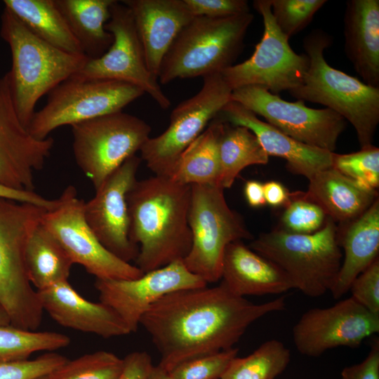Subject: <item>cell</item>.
<instances>
[{
  "label": "cell",
  "instance_id": "obj_1",
  "mask_svg": "<svg viewBox=\"0 0 379 379\" xmlns=\"http://www.w3.org/2000/svg\"><path fill=\"white\" fill-rule=\"evenodd\" d=\"M286 307L285 296L255 304L232 293L222 282L177 290L152 304L140 324L168 371L187 361L234 347L260 318Z\"/></svg>",
  "mask_w": 379,
  "mask_h": 379
},
{
  "label": "cell",
  "instance_id": "obj_2",
  "mask_svg": "<svg viewBox=\"0 0 379 379\" xmlns=\"http://www.w3.org/2000/svg\"><path fill=\"white\" fill-rule=\"evenodd\" d=\"M191 185L154 175L137 180L127 194L129 238L139 248L144 273L183 260L192 246L188 222Z\"/></svg>",
  "mask_w": 379,
  "mask_h": 379
},
{
  "label": "cell",
  "instance_id": "obj_3",
  "mask_svg": "<svg viewBox=\"0 0 379 379\" xmlns=\"http://www.w3.org/2000/svg\"><path fill=\"white\" fill-rule=\"evenodd\" d=\"M0 34L11 53L8 74L13 105L27 128L39 99L77 73L89 59L39 39L6 8L1 18Z\"/></svg>",
  "mask_w": 379,
  "mask_h": 379
},
{
  "label": "cell",
  "instance_id": "obj_4",
  "mask_svg": "<svg viewBox=\"0 0 379 379\" xmlns=\"http://www.w3.org/2000/svg\"><path fill=\"white\" fill-rule=\"evenodd\" d=\"M302 46L309 67L302 84L289 91L302 101L321 104L343 117L354 128L361 149L373 145L379 123V88L331 67L324 52L332 44L321 29L312 30Z\"/></svg>",
  "mask_w": 379,
  "mask_h": 379
},
{
  "label": "cell",
  "instance_id": "obj_5",
  "mask_svg": "<svg viewBox=\"0 0 379 379\" xmlns=\"http://www.w3.org/2000/svg\"><path fill=\"white\" fill-rule=\"evenodd\" d=\"M46 211L0 198V307L11 325L28 331L38 328L44 310L27 276L25 248Z\"/></svg>",
  "mask_w": 379,
  "mask_h": 379
},
{
  "label": "cell",
  "instance_id": "obj_6",
  "mask_svg": "<svg viewBox=\"0 0 379 379\" xmlns=\"http://www.w3.org/2000/svg\"><path fill=\"white\" fill-rule=\"evenodd\" d=\"M337 225L326 218L323 227L312 234H295L277 228L260 234L249 248L278 266L293 288L311 298L330 291L339 273L343 253Z\"/></svg>",
  "mask_w": 379,
  "mask_h": 379
},
{
  "label": "cell",
  "instance_id": "obj_7",
  "mask_svg": "<svg viewBox=\"0 0 379 379\" xmlns=\"http://www.w3.org/2000/svg\"><path fill=\"white\" fill-rule=\"evenodd\" d=\"M253 20L250 12L222 18L194 17L166 53L159 82L166 84L176 79L204 77L233 65Z\"/></svg>",
  "mask_w": 379,
  "mask_h": 379
},
{
  "label": "cell",
  "instance_id": "obj_8",
  "mask_svg": "<svg viewBox=\"0 0 379 379\" xmlns=\"http://www.w3.org/2000/svg\"><path fill=\"white\" fill-rule=\"evenodd\" d=\"M188 222L192 246L182 262L207 284L221 279L227 246L253 238L241 216L228 206L216 185H192Z\"/></svg>",
  "mask_w": 379,
  "mask_h": 379
},
{
  "label": "cell",
  "instance_id": "obj_9",
  "mask_svg": "<svg viewBox=\"0 0 379 379\" xmlns=\"http://www.w3.org/2000/svg\"><path fill=\"white\" fill-rule=\"evenodd\" d=\"M145 93L122 81L81 79L72 76L49 93L27 128L37 139L47 138L55 129L122 111Z\"/></svg>",
  "mask_w": 379,
  "mask_h": 379
},
{
  "label": "cell",
  "instance_id": "obj_10",
  "mask_svg": "<svg viewBox=\"0 0 379 379\" xmlns=\"http://www.w3.org/2000/svg\"><path fill=\"white\" fill-rule=\"evenodd\" d=\"M72 149L79 168L95 190L149 138L151 127L122 111L74 124Z\"/></svg>",
  "mask_w": 379,
  "mask_h": 379
},
{
  "label": "cell",
  "instance_id": "obj_11",
  "mask_svg": "<svg viewBox=\"0 0 379 379\" xmlns=\"http://www.w3.org/2000/svg\"><path fill=\"white\" fill-rule=\"evenodd\" d=\"M203 79L201 90L171 112L166 130L149 137L140 149L141 159L156 175L168 178L182 152L231 100L232 91L220 73Z\"/></svg>",
  "mask_w": 379,
  "mask_h": 379
},
{
  "label": "cell",
  "instance_id": "obj_12",
  "mask_svg": "<svg viewBox=\"0 0 379 379\" xmlns=\"http://www.w3.org/2000/svg\"><path fill=\"white\" fill-rule=\"evenodd\" d=\"M253 6L262 18V38L248 59L220 74L232 91L259 86L277 95L289 91L302 84L309 67L308 57L291 48L288 39L276 24L270 0H255Z\"/></svg>",
  "mask_w": 379,
  "mask_h": 379
},
{
  "label": "cell",
  "instance_id": "obj_13",
  "mask_svg": "<svg viewBox=\"0 0 379 379\" xmlns=\"http://www.w3.org/2000/svg\"><path fill=\"white\" fill-rule=\"evenodd\" d=\"M58 199V206L45 212L41 225L60 243L74 264L82 265L96 279H135L144 274L100 243L85 219V201L78 198L74 186H67Z\"/></svg>",
  "mask_w": 379,
  "mask_h": 379
},
{
  "label": "cell",
  "instance_id": "obj_14",
  "mask_svg": "<svg viewBox=\"0 0 379 379\" xmlns=\"http://www.w3.org/2000/svg\"><path fill=\"white\" fill-rule=\"evenodd\" d=\"M231 100L262 117L267 123L292 138L331 152L346 126L345 119L328 108H310L300 100L286 101L259 86L233 90Z\"/></svg>",
  "mask_w": 379,
  "mask_h": 379
},
{
  "label": "cell",
  "instance_id": "obj_15",
  "mask_svg": "<svg viewBox=\"0 0 379 379\" xmlns=\"http://www.w3.org/2000/svg\"><path fill=\"white\" fill-rule=\"evenodd\" d=\"M105 28L113 36L111 46L98 58L89 59L73 76L134 85L147 93L161 108L168 109L171 102L158 79L147 68L130 9L121 1H114Z\"/></svg>",
  "mask_w": 379,
  "mask_h": 379
},
{
  "label": "cell",
  "instance_id": "obj_16",
  "mask_svg": "<svg viewBox=\"0 0 379 379\" xmlns=\"http://www.w3.org/2000/svg\"><path fill=\"white\" fill-rule=\"evenodd\" d=\"M378 332L379 314L351 297L328 307L308 310L292 330L297 350L313 357L338 347L357 348Z\"/></svg>",
  "mask_w": 379,
  "mask_h": 379
},
{
  "label": "cell",
  "instance_id": "obj_17",
  "mask_svg": "<svg viewBox=\"0 0 379 379\" xmlns=\"http://www.w3.org/2000/svg\"><path fill=\"white\" fill-rule=\"evenodd\" d=\"M207 284L179 260L135 279H96L95 287L100 302L112 308L131 333L137 331L143 314L163 296Z\"/></svg>",
  "mask_w": 379,
  "mask_h": 379
},
{
  "label": "cell",
  "instance_id": "obj_18",
  "mask_svg": "<svg viewBox=\"0 0 379 379\" xmlns=\"http://www.w3.org/2000/svg\"><path fill=\"white\" fill-rule=\"evenodd\" d=\"M141 159L135 154L126 159L95 190L84 204L85 219L100 243L119 258L135 260L139 247L129 238L126 196L137 181Z\"/></svg>",
  "mask_w": 379,
  "mask_h": 379
},
{
  "label": "cell",
  "instance_id": "obj_19",
  "mask_svg": "<svg viewBox=\"0 0 379 379\" xmlns=\"http://www.w3.org/2000/svg\"><path fill=\"white\" fill-rule=\"evenodd\" d=\"M53 145V138L37 139L20 122L6 73L0 78V184L34 191V173L44 168Z\"/></svg>",
  "mask_w": 379,
  "mask_h": 379
},
{
  "label": "cell",
  "instance_id": "obj_20",
  "mask_svg": "<svg viewBox=\"0 0 379 379\" xmlns=\"http://www.w3.org/2000/svg\"><path fill=\"white\" fill-rule=\"evenodd\" d=\"M216 118L249 129L256 136L267 154L284 159L286 168L293 173L310 180L317 173L332 167L334 152L292 138L259 119L255 114L239 102L229 101Z\"/></svg>",
  "mask_w": 379,
  "mask_h": 379
},
{
  "label": "cell",
  "instance_id": "obj_21",
  "mask_svg": "<svg viewBox=\"0 0 379 379\" xmlns=\"http://www.w3.org/2000/svg\"><path fill=\"white\" fill-rule=\"evenodd\" d=\"M131 11L151 74L158 79L161 63L182 28L194 17L184 0H124Z\"/></svg>",
  "mask_w": 379,
  "mask_h": 379
},
{
  "label": "cell",
  "instance_id": "obj_22",
  "mask_svg": "<svg viewBox=\"0 0 379 379\" xmlns=\"http://www.w3.org/2000/svg\"><path fill=\"white\" fill-rule=\"evenodd\" d=\"M36 291L43 310L61 326L105 338L131 333L112 308L86 300L67 280Z\"/></svg>",
  "mask_w": 379,
  "mask_h": 379
},
{
  "label": "cell",
  "instance_id": "obj_23",
  "mask_svg": "<svg viewBox=\"0 0 379 379\" xmlns=\"http://www.w3.org/2000/svg\"><path fill=\"white\" fill-rule=\"evenodd\" d=\"M220 279L232 293L241 297L281 294L293 288L289 278L278 266L242 241L227 246Z\"/></svg>",
  "mask_w": 379,
  "mask_h": 379
},
{
  "label": "cell",
  "instance_id": "obj_24",
  "mask_svg": "<svg viewBox=\"0 0 379 379\" xmlns=\"http://www.w3.org/2000/svg\"><path fill=\"white\" fill-rule=\"evenodd\" d=\"M343 22L348 59L364 83L379 88V1H347Z\"/></svg>",
  "mask_w": 379,
  "mask_h": 379
},
{
  "label": "cell",
  "instance_id": "obj_25",
  "mask_svg": "<svg viewBox=\"0 0 379 379\" xmlns=\"http://www.w3.org/2000/svg\"><path fill=\"white\" fill-rule=\"evenodd\" d=\"M337 241L344 251L341 267L330 292L338 299L354 279L378 258L379 199L355 219L337 227Z\"/></svg>",
  "mask_w": 379,
  "mask_h": 379
},
{
  "label": "cell",
  "instance_id": "obj_26",
  "mask_svg": "<svg viewBox=\"0 0 379 379\" xmlns=\"http://www.w3.org/2000/svg\"><path fill=\"white\" fill-rule=\"evenodd\" d=\"M299 194L339 225L359 217L378 197L377 192L363 188L333 167L317 173L309 180L307 190Z\"/></svg>",
  "mask_w": 379,
  "mask_h": 379
},
{
  "label": "cell",
  "instance_id": "obj_27",
  "mask_svg": "<svg viewBox=\"0 0 379 379\" xmlns=\"http://www.w3.org/2000/svg\"><path fill=\"white\" fill-rule=\"evenodd\" d=\"M55 1L83 53L90 60L102 55L113 42V36L105 25L114 0Z\"/></svg>",
  "mask_w": 379,
  "mask_h": 379
},
{
  "label": "cell",
  "instance_id": "obj_28",
  "mask_svg": "<svg viewBox=\"0 0 379 379\" xmlns=\"http://www.w3.org/2000/svg\"><path fill=\"white\" fill-rule=\"evenodd\" d=\"M4 4L39 39L65 52L84 54L55 0H4Z\"/></svg>",
  "mask_w": 379,
  "mask_h": 379
},
{
  "label": "cell",
  "instance_id": "obj_29",
  "mask_svg": "<svg viewBox=\"0 0 379 379\" xmlns=\"http://www.w3.org/2000/svg\"><path fill=\"white\" fill-rule=\"evenodd\" d=\"M223 121L215 118L182 152L168 177L182 185H216L220 175L218 144Z\"/></svg>",
  "mask_w": 379,
  "mask_h": 379
},
{
  "label": "cell",
  "instance_id": "obj_30",
  "mask_svg": "<svg viewBox=\"0 0 379 379\" xmlns=\"http://www.w3.org/2000/svg\"><path fill=\"white\" fill-rule=\"evenodd\" d=\"M25 259L29 280L37 291L67 281L74 264L60 243L41 223L28 239Z\"/></svg>",
  "mask_w": 379,
  "mask_h": 379
},
{
  "label": "cell",
  "instance_id": "obj_31",
  "mask_svg": "<svg viewBox=\"0 0 379 379\" xmlns=\"http://www.w3.org/2000/svg\"><path fill=\"white\" fill-rule=\"evenodd\" d=\"M218 150L220 175L218 185L223 190L232 186L244 168L252 165L266 164L269 161V156L249 129L225 121Z\"/></svg>",
  "mask_w": 379,
  "mask_h": 379
},
{
  "label": "cell",
  "instance_id": "obj_32",
  "mask_svg": "<svg viewBox=\"0 0 379 379\" xmlns=\"http://www.w3.org/2000/svg\"><path fill=\"white\" fill-rule=\"evenodd\" d=\"M290 359V350L282 342L270 340L251 354L234 358L220 379H275Z\"/></svg>",
  "mask_w": 379,
  "mask_h": 379
},
{
  "label": "cell",
  "instance_id": "obj_33",
  "mask_svg": "<svg viewBox=\"0 0 379 379\" xmlns=\"http://www.w3.org/2000/svg\"><path fill=\"white\" fill-rule=\"evenodd\" d=\"M70 343L66 335L28 331L11 324L0 325V361L28 359L38 351H54Z\"/></svg>",
  "mask_w": 379,
  "mask_h": 379
},
{
  "label": "cell",
  "instance_id": "obj_34",
  "mask_svg": "<svg viewBox=\"0 0 379 379\" xmlns=\"http://www.w3.org/2000/svg\"><path fill=\"white\" fill-rule=\"evenodd\" d=\"M124 359L107 351H97L68 361L48 379H119Z\"/></svg>",
  "mask_w": 379,
  "mask_h": 379
},
{
  "label": "cell",
  "instance_id": "obj_35",
  "mask_svg": "<svg viewBox=\"0 0 379 379\" xmlns=\"http://www.w3.org/2000/svg\"><path fill=\"white\" fill-rule=\"evenodd\" d=\"M332 167L363 188L377 192L379 187L378 147L372 145L353 153H334Z\"/></svg>",
  "mask_w": 379,
  "mask_h": 379
},
{
  "label": "cell",
  "instance_id": "obj_36",
  "mask_svg": "<svg viewBox=\"0 0 379 379\" xmlns=\"http://www.w3.org/2000/svg\"><path fill=\"white\" fill-rule=\"evenodd\" d=\"M272 13L280 31L289 39L305 28L325 0H270Z\"/></svg>",
  "mask_w": 379,
  "mask_h": 379
},
{
  "label": "cell",
  "instance_id": "obj_37",
  "mask_svg": "<svg viewBox=\"0 0 379 379\" xmlns=\"http://www.w3.org/2000/svg\"><path fill=\"white\" fill-rule=\"evenodd\" d=\"M284 208L281 228L292 233H314L323 227L327 218L319 206L301 197L299 191L291 192Z\"/></svg>",
  "mask_w": 379,
  "mask_h": 379
},
{
  "label": "cell",
  "instance_id": "obj_38",
  "mask_svg": "<svg viewBox=\"0 0 379 379\" xmlns=\"http://www.w3.org/2000/svg\"><path fill=\"white\" fill-rule=\"evenodd\" d=\"M239 350L206 355L184 362L170 371L173 379H220Z\"/></svg>",
  "mask_w": 379,
  "mask_h": 379
},
{
  "label": "cell",
  "instance_id": "obj_39",
  "mask_svg": "<svg viewBox=\"0 0 379 379\" xmlns=\"http://www.w3.org/2000/svg\"><path fill=\"white\" fill-rule=\"evenodd\" d=\"M67 361L62 355L50 352L32 360L0 361V379H36L50 375Z\"/></svg>",
  "mask_w": 379,
  "mask_h": 379
},
{
  "label": "cell",
  "instance_id": "obj_40",
  "mask_svg": "<svg viewBox=\"0 0 379 379\" xmlns=\"http://www.w3.org/2000/svg\"><path fill=\"white\" fill-rule=\"evenodd\" d=\"M349 291L356 302L379 314V258L354 279Z\"/></svg>",
  "mask_w": 379,
  "mask_h": 379
},
{
  "label": "cell",
  "instance_id": "obj_41",
  "mask_svg": "<svg viewBox=\"0 0 379 379\" xmlns=\"http://www.w3.org/2000/svg\"><path fill=\"white\" fill-rule=\"evenodd\" d=\"M194 17L222 18L249 13L246 0H184Z\"/></svg>",
  "mask_w": 379,
  "mask_h": 379
},
{
  "label": "cell",
  "instance_id": "obj_42",
  "mask_svg": "<svg viewBox=\"0 0 379 379\" xmlns=\"http://www.w3.org/2000/svg\"><path fill=\"white\" fill-rule=\"evenodd\" d=\"M342 379H379V340L375 338L366 357L360 363L345 367Z\"/></svg>",
  "mask_w": 379,
  "mask_h": 379
},
{
  "label": "cell",
  "instance_id": "obj_43",
  "mask_svg": "<svg viewBox=\"0 0 379 379\" xmlns=\"http://www.w3.org/2000/svg\"><path fill=\"white\" fill-rule=\"evenodd\" d=\"M124 367L119 379H146L153 364L146 352H133L124 359Z\"/></svg>",
  "mask_w": 379,
  "mask_h": 379
},
{
  "label": "cell",
  "instance_id": "obj_44",
  "mask_svg": "<svg viewBox=\"0 0 379 379\" xmlns=\"http://www.w3.org/2000/svg\"><path fill=\"white\" fill-rule=\"evenodd\" d=\"M0 198L8 199L19 202L29 203L42 207L47 211L56 208L59 199H48L34 191H22L13 189L0 184Z\"/></svg>",
  "mask_w": 379,
  "mask_h": 379
},
{
  "label": "cell",
  "instance_id": "obj_45",
  "mask_svg": "<svg viewBox=\"0 0 379 379\" xmlns=\"http://www.w3.org/2000/svg\"><path fill=\"white\" fill-rule=\"evenodd\" d=\"M266 204L272 207L286 206L290 201L291 192L279 182L272 180L263 184Z\"/></svg>",
  "mask_w": 379,
  "mask_h": 379
},
{
  "label": "cell",
  "instance_id": "obj_46",
  "mask_svg": "<svg viewBox=\"0 0 379 379\" xmlns=\"http://www.w3.org/2000/svg\"><path fill=\"white\" fill-rule=\"evenodd\" d=\"M244 196L248 205L258 208L266 204L263 184L257 180H248L244 188Z\"/></svg>",
  "mask_w": 379,
  "mask_h": 379
},
{
  "label": "cell",
  "instance_id": "obj_47",
  "mask_svg": "<svg viewBox=\"0 0 379 379\" xmlns=\"http://www.w3.org/2000/svg\"><path fill=\"white\" fill-rule=\"evenodd\" d=\"M146 379H173L170 371L160 365L153 366Z\"/></svg>",
  "mask_w": 379,
  "mask_h": 379
},
{
  "label": "cell",
  "instance_id": "obj_48",
  "mask_svg": "<svg viewBox=\"0 0 379 379\" xmlns=\"http://www.w3.org/2000/svg\"><path fill=\"white\" fill-rule=\"evenodd\" d=\"M8 324H10L9 319L4 310L0 307V325Z\"/></svg>",
  "mask_w": 379,
  "mask_h": 379
},
{
  "label": "cell",
  "instance_id": "obj_49",
  "mask_svg": "<svg viewBox=\"0 0 379 379\" xmlns=\"http://www.w3.org/2000/svg\"><path fill=\"white\" fill-rule=\"evenodd\" d=\"M36 379H48V375L44 376V377H41V378H36Z\"/></svg>",
  "mask_w": 379,
  "mask_h": 379
}]
</instances>
